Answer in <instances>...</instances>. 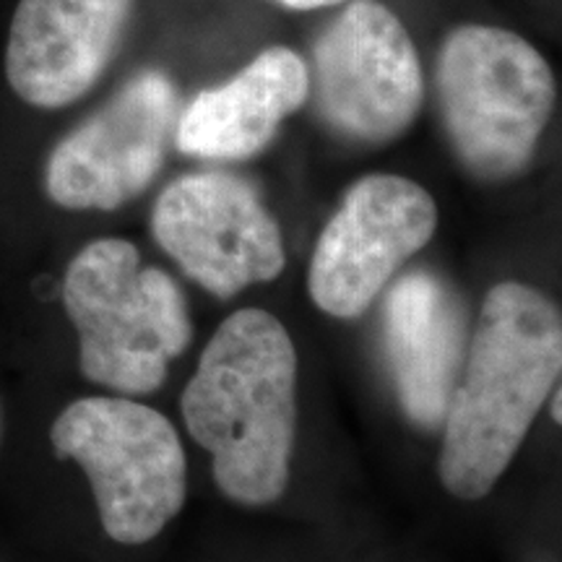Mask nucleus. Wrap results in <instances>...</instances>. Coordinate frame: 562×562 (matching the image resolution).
Listing matches in <instances>:
<instances>
[{"instance_id": "5", "label": "nucleus", "mask_w": 562, "mask_h": 562, "mask_svg": "<svg viewBox=\"0 0 562 562\" xmlns=\"http://www.w3.org/2000/svg\"><path fill=\"white\" fill-rule=\"evenodd\" d=\"M58 459L79 463L102 529L121 544H146L182 510L188 463L165 414L128 396L68 404L50 427Z\"/></svg>"}, {"instance_id": "2", "label": "nucleus", "mask_w": 562, "mask_h": 562, "mask_svg": "<svg viewBox=\"0 0 562 562\" xmlns=\"http://www.w3.org/2000/svg\"><path fill=\"white\" fill-rule=\"evenodd\" d=\"M182 419L232 503H277L297 438V349L284 323L258 307L232 313L182 391Z\"/></svg>"}, {"instance_id": "8", "label": "nucleus", "mask_w": 562, "mask_h": 562, "mask_svg": "<svg viewBox=\"0 0 562 562\" xmlns=\"http://www.w3.org/2000/svg\"><path fill=\"white\" fill-rule=\"evenodd\" d=\"M438 206L427 188L378 172L344 193L315 243L307 292L323 313L355 321L396 271L432 240Z\"/></svg>"}, {"instance_id": "10", "label": "nucleus", "mask_w": 562, "mask_h": 562, "mask_svg": "<svg viewBox=\"0 0 562 562\" xmlns=\"http://www.w3.org/2000/svg\"><path fill=\"white\" fill-rule=\"evenodd\" d=\"M136 0H21L5 76L26 104L60 110L81 100L121 50Z\"/></svg>"}, {"instance_id": "9", "label": "nucleus", "mask_w": 562, "mask_h": 562, "mask_svg": "<svg viewBox=\"0 0 562 562\" xmlns=\"http://www.w3.org/2000/svg\"><path fill=\"white\" fill-rule=\"evenodd\" d=\"M180 117L170 76L144 70L55 146L45 167L50 201L70 211H115L151 186Z\"/></svg>"}, {"instance_id": "1", "label": "nucleus", "mask_w": 562, "mask_h": 562, "mask_svg": "<svg viewBox=\"0 0 562 562\" xmlns=\"http://www.w3.org/2000/svg\"><path fill=\"white\" fill-rule=\"evenodd\" d=\"M560 370V307L521 281L492 286L442 422V487L459 501H482L521 451Z\"/></svg>"}, {"instance_id": "13", "label": "nucleus", "mask_w": 562, "mask_h": 562, "mask_svg": "<svg viewBox=\"0 0 562 562\" xmlns=\"http://www.w3.org/2000/svg\"><path fill=\"white\" fill-rule=\"evenodd\" d=\"M279 3L292 11H315V9H326V5L344 3V0H279Z\"/></svg>"}, {"instance_id": "4", "label": "nucleus", "mask_w": 562, "mask_h": 562, "mask_svg": "<svg viewBox=\"0 0 562 562\" xmlns=\"http://www.w3.org/2000/svg\"><path fill=\"white\" fill-rule=\"evenodd\" d=\"M442 125L456 157L482 180H510L531 165L554 110V76L521 34L463 24L435 68Z\"/></svg>"}, {"instance_id": "15", "label": "nucleus", "mask_w": 562, "mask_h": 562, "mask_svg": "<svg viewBox=\"0 0 562 562\" xmlns=\"http://www.w3.org/2000/svg\"><path fill=\"white\" fill-rule=\"evenodd\" d=\"M0 438H3V406H0Z\"/></svg>"}, {"instance_id": "7", "label": "nucleus", "mask_w": 562, "mask_h": 562, "mask_svg": "<svg viewBox=\"0 0 562 562\" xmlns=\"http://www.w3.org/2000/svg\"><path fill=\"white\" fill-rule=\"evenodd\" d=\"M159 248L220 300L284 271L279 222L250 182L229 172L182 175L159 193L151 211Z\"/></svg>"}, {"instance_id": "11", "label": "nucleus", "mask_w": 562, "mask_h": 562, "mask_svg": "<svg viewBox=\"0 0 562 562\" xmlns=\"http://www.w3.org/2000/svg\"><path fill=\"white\" fill-rule=\"evenodd\" d=\"M383 344L404 414L422 430H438L469 347L459 294L425 269L393 281L383 300Z\"/></svg>"}, {"instance_id": "3", "label": "nucleus", "mask_w": 562, "mask_h": 562, "mask_svg": "<svg viewBox=\"0 0 562 562\" xmlns=\"http://www.w3.org/2000/svg\"><path fill=\"white\" fill-rule=\"evenodd\" d=\"M63 305L79 334L83 378L125 396L157 391L193 341L178 281L140 263L136 245L121 237L76 252L63 279Z\"/></svg>"}, {"instance_id": "14", "label": "nucleus", "mask_w": 562, "mask_h": 562, "mask_svg": "<svg viewBox=\"0 0 562 562\" xmlns=\"http://www.w3.org/2000/svg\"><path fill=\"white\" fill-rule=\"evenodd\" d=\"M550 414H552V419L554 422H560V385H554V391L550 393Z\"/></svg>"}, {"instance_id": "6", "label": "nucleus", "mask_w": 562, "mask_h": 562, "mask_svg": "<svg viewBox=\"0 0 562 562\" xmlns=\"http://www.w3.org/2000/svg\"><path fill=\"white\" fill-rule=\"evenodd\" d=\"M311 97L336 133L389 144L412 128L425 74L412 34L381 0H351L313 47Z\"/></svg>"}, {"instance_id": "12", "label": "nucleus", "mask_w": 562, "mask_h": 562, "mask_svg": "<svg viewBox=\"0 0 562 562\" xmlns=\"http://www.w3.org/2000/svg\"><path fill=\"white\" fill-rule=\"evenodd\" d=\"M311 100L307 63L292 47L258 53L240 74L203 89L180 110L175 144L211 161H243L277 138L281 123Z\"/></svg>"}]
</instances>
